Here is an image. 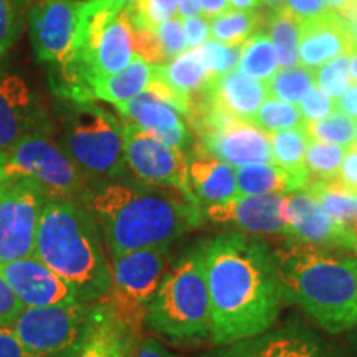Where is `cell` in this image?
Instances as JSON below:
<instances>
[{"mask_svg":"<svg viewBox=\"0 0 357 357\" xmlns=\"http://www.w3.org/2000/svg\"><path fill=\"white\" fill-rule=\"evenodd\" d=\"M252 123L266 132L305 128L306 124L298 106L291 105V102L276 100V98H266L265 102L260 106V109L257 111Z\"/></svg>","mask_w":357,"mask_h":357,"instance_id":"34","label":"cell"},{"mask_svg":"<svg viewBox=\"0 0 357 357\" xmlns=\"http://www.w3.org/2000/svg\"><path fill=\"white\" fill-rule=\"evenodd\" d=\"M306 192H310L318 200V204L333 220L352 230V225L357 222L356 192L344 189L336 181H316V178H311Z\"/></svg>","mask_w":357,"mask_h":357,"instance_id":"28","label":"cell"},{"mask_svg":"<svg viewBox=\"0 0 357 357\" xmlns=\"http://www.w3.org/2000/svg\"><path fill=\"white\" fill-rule=\"evenodd\" d=\"M197 137L199 144L208 154L235 169L250 164L273 162L270 136L253 123L235 119L225 128L199 132Z\"/></svg>","mask_w":357,"mask_h":357,"instance_id":"18","label":"cell"},{"mask_svg":"<svg viewBox=\"0 0 357 357\" xmlns=\"http://www.w3.org/2000/svg\"><path fill=\"white\" fill-rule=\"evenodd\" d=\"M47 194L29 177H0V263L33 255Z\"/></svg>","mask_w":357,"mask_h":357,"instance_id":"10","label":"cell"},{"mask_svg":"<svg viewBox=\"0 0 357 357\" xmlns=\"http://www.w3.org/2000/svg\"><path fill=\"white\" fill-rule=\"evenodd\" d=\"M305 129L311 141L344 147L354 146L357 137V121L341 111H334L333 114L326 116L319 121L306 123Z\"/></svg>","mask_w":357,"mask_h":357,"instance_id":"33","label":"cell"},{"mask_svg":"<svg viewBox=\"0 0 357 357\" xmlns=\"http://www.w3.org/2000/svg\"><path fill=\"white\" fill-rule=\"evenodd\" d=\"M298 109H300L305 123L319 121V119H323L326 116L333 114L334 111H337L336 101L328 95H324V93L316 86L303 98L300 102V108Z\"/></svg>","mask_w":357,"mask_h":357,"instance_id":"41","label":"cell"},{"mask_svg":"<svg viewBox=\"0 0 357 357\" xmlns=\"http://www.w3.org/2000/svg\"><path fill=\"white\" fill-rule=\"evenodd\" d=\"M347 147L328 144V142L310 141L306 149L305 164L311 178L316 181H333L337 176Z\"/></svg>","mask_w":357,"mask_h":357,"instance_id":"35","label":"cell"},{"mask_svg":"<svg viewBox=\"0 0 357 357\" xmlns=\"http://www.w3.org/2000/svg\"><path fill=\"white\" fill-rule=\"evenodd\" d=\"M300 25L283 7L266 13L265 29L276 50L280 68H291L300 63Z\"/></svg>","mask_w":357,"mask_h":357,"instance_id":"27","label":"cell"},{"mask_svg":"<svg viewBox=\"0 0 357 357\" xmlns=\"http://www.w3.org/2000/svg\"><path fill=\"white\" fill-rule=\"evenodd\" d=\"M177 2H178V3H182V2H184V0H177Z\"/></svg>","mask_w":357,"mask_h":357,"instance_id":"58","label":"cell"},{"mask_svg":"<svg viewBox=\"0 0 357 357\" xmlns=\"http://www.w3.org/2000/svg\"><path fill=\"white\" fill-rule=\"evenodd\" d=\"M50 114L15 73L0 70V153L29 136H53Z\"/></svg>","mask_w":357,"mask_h":357,"instance_id":"14","label":"cell"},{"mask_svg":"<svg viewBox=\"0 0 357 357\" xmlns=\"http://www.w3.org/2000/svg\"><path fill=\"white\" fill-rule=\"evenodd\" d=\"M200 52H202L204 63L207 66L208 73L212 75V78H215L236 68L240 61V53H242V45L229 47V45L208 40L207 43L200 47Z\"/></svg>","mask_w":357,"mask_h":357,"instance_id":"39","label":"cell"},{"mask_svg":"<svg viewBox=\"0 0 357 357\" xmlns=\"http://www.w3.org/2000/svg\"><path fill=\"white\" fill-rule=\"evenodd\" d=\"M260 3L265 8H268V12H270V10H276V8L283 7L284 0H260Z\"/></svg>","mask_w":357,"mask_h":357,"instance_id":"55","label":"cell"},{"mask_svg":"<svg viewBox=\"0 0 357 357\" xmlns=\"http://www.w3.org/2000/svg\"><path fill=\"white\" fill-rule=\"evenodd\" d=\"M30 0H0V56L20 37Z\"/></svg>","mask_w":357,"mask_h":357,"instance_id":"38","label":"cell"},{"mask_svg":"<svg viewBox=\"0 0 357 357\" xmlns=\"http://www.w3.org/2000/svg\"><path fill=\"white\" fill-rule=\"evenodd\" d=\"M326 357H357L356 354H352V352H336V354H331V352H328V354H326Z\"/></svg>","mask_w":357,"mask_h":357,"instance_id":"57","label":"cell"},{"mask_svg":"<svg viewBox=\"0 0 357 357\" xmlns=\"http://www.w3.org/2000/svg\"><path fill=\"white\" fill-rule=\"evenodd\" d=\"M22 310H24V306L17 300L12 288L8 287L2 270H0V328L10 326Z\"/></svg>","mask_w":357,"mask_h":357,"instance_id":"44","label":"cell"},{"mask_svg":"<svg viewBox=\"0 0 357 357\" xmlns=\"http://www.w3.org/2000/svg\"><path fill=\"white\" fill-rule=\"evenodd\" d=\"M58 144L89 178L118 181L126 172L121 123L95 101L60 100Z\"/></svg>","mask_w":357,"mask_h":357,"instance_id":"6","label":"cell"},{"mask_svg":"<svg viewBox=\"0 0 357 357\" xmlns=\"http://www.w3.org/2000/svg\"><path fill=\"white\" fill-rule=\"evenodd\" d=\"M154 32L160 43V48H162L164 56H166V61L187 52L184 25H182V19H178V17L159 25Z\"/></svg>","mask_w":357,"mask_h":357,"instance_id":"40","label":"cell"},{"mask_svg":"<svg viewBox=\"0 0 357 357\" xmlns=\"http://www.w3.org/2000/svg\"><path fill=\"white\" fill-rule=\"evenodd\" d=\"M349 68H351V78L354 79V83H357V48L352 47L349 50Z\"/></svg>","mask_w":357,"mask_h":357,"instance_id":"54","label":"cell"},{"mask_svg":"<svg viewBox=\"0 0 357 357\" xmlns=\"http://www.w3.org/2000/svg\"><path fill=\"white\" fill-rule=\"evenodd\" d=\"M266 13L263 10H231L211 20V38L229 47L243 45L265 25Z\"/></svg>","mask_w":357,"mask_h":357,"instance_id":"29","label":"cell"},{"mask_svg":"<svg viewBox=\"0 0 357 357\" xmlns=\"http://www.w3.org/2000/svg\"><path fill=\"white\" fill-rule=\"evenodd\" d=\"M197 15H200L199 0H184L182 3H178V19L185 20Z\"/></svg>","mask_w":357,"mask_h":357,"instance_id":"51","label":"cell"},{"mask_svg":"<svg viewBox=\"0 0 357 357\" xmlns=\"http://www.w3.org/2000/svg\"><path fill=\"white\" fill-rule=\"evenodd\" d=\"M354 146H356V147H357V137H356V142H354Z\"/></svg>","mask_w":357,"mask_h":357,"instance_id":"59","label":"cell"},{"mask_svg":"<svg viewBox=\"0 0 357 357\" xmlns=\"http://www.w3.org/2000/svg\"><path fill=\"white\" fill-rule=\"evenodd\" d=\"M187 177L202 207L238 197L235 167L208 154L199 142L187 153Z\"/></svg>","mask_w":357,"mask_h":357,"instance_id":"21","label":"cell"},{"mask_svg":"<svg viewBox=\"0 0 357 357\" xmlns=\"http://www.w3.org/2000/svg\"><path fill=\"white\" fill-rule=\"evenodd\" d=\"M336 108L341 113L349 116L351 119L357 121V83H351V86L346 89L344 95L336 100Z\"/></svg>","mask_w":357,"mask_h":357,"instance_id":"49","label":"cell"},{"mask_svg":"<svg viewBox=\"0 0 357 357\" xmlns=\"http://www.w3.org/2000/svg\"><path fill=\"white\" fill-rule=\"evenodd\" d=\"M339 185H342L347 190H352L357 194V147H347L344 159H342L341 167H339L337 176L333 178Z\"/></svg>","mask_w":357,"mask_h":357,"instance_id":"46","label":"cell"},{"mask_svg":"<svg viewBox=\"0 0 357 357\" xmlns=\"http://www.w3.org/2000/svg\"><path fill=\"white\" fill-rule=\"evenodd\" d=\"M352 48L349 26L337 13L329 12L318 19L300 25V63L310 70H318L334 58Z\"/></svg>","mask_w":357,"mask_h":357,"instance_id":"20","label":"cell"},{"mask_svg":"<svg viewBox=\"0 0 357 357\" xmlns=\"http://www.w3.org/2000/svg\"><path fill=\"white\" fill-rule=\"evenodd\" d=\"M134 0H101V3L105 6L108 10H111L114 13V15H118V13H121L124 8H128Z\"/></svg>","mask_w":357,"mask_h":357,"instance_id":"52","label":"cell"},{"mask_svg":"<svg viewBox=\"0 0 357 357\" xmlns=\"http://www.w3.org/2000/svg\"><path fill=\"white\" fill-rule=\"evenodd\" d=\"M3 176L29 177L42 187L48 200H77L86 194L89 178L53 136H29L0 153Z\"/></svg>","mask_w":357,"mask_h":357,"instance_id":"7","label":"cell"},{"mask_svg":"<svg viewBox=\"0 0 357 357\" xmlns=\"http://www.w3.org/2000/svg\"><path fill=\"white\" fill-rule=\"evenodd\" d=\"M324 341L301 319L276 323L255 336L217 346L200 357H326Z\"/></svg>","mask_w":357,"mask_h":357,"instance_id":"13","label":"cell"},{"mask_svg":"<svg viewBox=\"0 0 357 357\" xmlns=\"http://www.w3.org/2000/svg\"><path fill=\"white\" fill-rule=\"evenodd\" d=\"M238 70L247 77L268 82L280 70L276 50L265 32H257L242 45Z\"/></svg>","mask_w":357,"mask_h":357,"instance_id":"30","label":"cell"},{"mask_svg":"<svg viewBox=\"0 0 357 357\" xmlns=\"http://www.w3.org/2000/svg\"><path fill=\"white\" fill-rule=\"evenodd\" d=\"M284 10H288L300 24L312 19H318L331 12L326 0H284Z\"/></svg>","mask_w":357,"mask_h":357,"instance_id":"43","label":"cell"},{"mask_svg":"<svg viewBox=\"0 0 357 357\" xmlns=\"http://www.w3.org/2000/svg\"><path fill=\"white\" fill-rule=\"evenodd\" d=\"M234 10H255L261 6L260 0H230Z\"/></svg>","mask_w":357,"mask_h":357,"instance_id":"53","label":"cell"},{"mask_svg":"<svg viewBox=\"0 0 357 357\" xmlns=\"http://www.w3.org/2000/svg\"><path fill=\"white\" fill-rule=\"evenodd\" d=\"M0 270L24 307L68 305L79 301L70 284L35 255L0 263Z\"/></svg>","mask_w":357,"mask_h":357,"instance_id":"17","label":"cell"},{"mask_svg":"<svg viewBox=\"0 0 357 357\" xmlns=\"http://www.w3.org/2000/svg\"><path fill=\"white\" fill-rule=\"evenodd\" d=\"M132 29L155 30L159 25L178 17L177 0H134L128 8Z\"/></svg>","mask_w":357,"mask_h":357,"instance_id":"36","label":"cell"},{"mask_svg":"<svg viewBox=\"0 0 357 357\" xmlns=\"http://www.w3.org/2000/svg\"><path fill=\"white\" fill-rule=\"evenodd\" d=\"M268 95L276 100L287 102H301L307 93L316 86L314 70L306 68L303 65L291 66V68H280L266 82Z\"/></svg>","mask_w":357,"mask_h":357,"instance_id":"32","label":"cell"},{"mask_svg":"<svg viewBox=\"0 0 357 357\" xmlns=\"http://www.w3.org/2000/svg\"><path fill=\"white\" fill-rule=\"evenodd\" d=\"M134 52L153 65H160L166 61L162 48L154 30L134 29Z\"/></svg>","mask_w":357,"mask_h":357,"instance_id":"42","label":"cell"},{"mask_svg":"<svg viewBox=\"0 0 357 357\" xmlns=\"http://www.w3.org/2000/svg\"><path fill=\"white\" fill-rule=\"evenodd\" d=\"M114 108L126 121L134 123L158 141L177 147L185 154L197 144L185 116L151 91H144L134 100Z\"/></svg>","mask_w":357,"mask_h":357,"instance_id":"19","label":"cell"},{"mask_svg":"<svg viewBox=\"0 0 357 357\" xmlns=\"http://www.w3.org/2000/svg\"><path fill=\"white\" fill-rule=\"evenodd\" d=\"M82 204L105 236L113 258L147 248H171L176 240L200 227L202 205L169 187L109 181L91 185Z\"/></svg>","mask_w":357,"mask_h":357,"instance_id":"2","label":"cell"},{"mask_svg":"<svg viewBox=\"0 0 357 357\" xmlns=\"http://www.w3.org/2000/svg\"><path fill=\"white\" fill-rule=\"evenodd\" d=\"M154 66L155 65L149 63L142 56L136 55L124 70L93 83V101L101 100L111 102L113 106H119L134 100L147 91L151 82L154 79Z\"/></svg>","mask_w":357,"mask_h":357,"instance_id":"25","label":"cell"},{"mask_svg":"<svg viewBox=\"0 0 357 357\" xmlns=\"http://www.w3.org/2000/svg\"><path fill=\"white\" fill-rule=\"evenodd\" d=\"M0 177H2V171H0Z\"/></svg>","mask_w":357,"mask_h":357,"instance_id":"60","label":"cell"},{"mask_svg":"<svg viewBox=\"0 0 357 357\" xmlns=\"http://www.w3.org/2000/svg\"><path fill=\"white\" fill-rule=\"evenodd\" d=\"M141 337L114 318L105 301L95 305L91 328L75 357H131Z\"/></svg>","mask_w":357,"mask_h":357,"instance_id":"23","label":"cell"},{"mask_svg":"<svg viewBox=\"0 0 357 357\" xmlns=\"http://www.w3.org/2000/svg\"><path fill=\"white\" fill-rule=\"evenodd\" d=\"M131 357H181L153 337H141L134 347Z\"/></svg>","mask_w":357,"mask_h":357,"instance_id":"48","label":"cell"},{"mask_svg":"<svg viewBox=\"0 0 357 357\" xmlns=\"http://www.w3.org/2000/svg\"><path fill=\"white\" fill-rule=\"evenodd\" d=\"M111 261L113 283L102 301L128 331L142 337L147 307L167 271L169 248L137 250Z\"/></svg>","mask_w":357,"mask_h":357,"instance_id":"9","label":"cell"},{"mask_svg":"<svg viewBox=\"0 0 357 357\" xmlns=\"http://www.w3.org/2000/svg\"><path fill=\"white\" fill-rule=\"evenodd\" d=\"M200 243L213 344H230L273 328L287 305L273 248L242 231H223Z\"/></svg>","mask_w":357,"mask_h":357,"instance_id":"1","label":"cell"},{"mask_svg":"<svg viewBox=\"0 0 357 357\" xmlns=\"http://www.w3.org/2000/svg\"><path fill=\"white\" fill-rule=\"evenodd\" d=\"M0 357H33L20 346L10 326L0 328Z\"/></svg>","mask_w":357,"mask_h":357,"instance_id":"47","label":"cell"},{"mask_svg":"<svg viewBox=\"0 0 357 357\" xmlns=\"http://www.w3.org/2000/svg\"><path fill=\"white\" fill-rule=\"evenodd\" d=\"M268 136H270L271 153H273V162L276 166L287 169L289 172H307L305 158L307 144H310L311 139L305 128L268 132Z\"/></svg>","mask_w":357,"mask_h":357,"instance_id":"31","label":"cell"},{"mask_svg":"<svg viewBox=\"0 0 357 357\" xmlns=\"http://www.w3.org/2000/svg\"><path fill=\"white\" fill-rule=\"evenodd\" d=\"M96 303L24 307L10 329L33 357H75L91 328Z\"/></svg>","mask_w":357,"mask_h":357,"instance_id":"8","label":"cell"},{"mask_svg":"<svg viewBox=\"0 0 357 357\" xmlns=\"http://www.w3.org/2000/svg\"><path fill=\"white\" fill-rule=\"evenodd\" d=\"M205 100L236 119L252 123L268 96L266 83L247 77L238 68L212 78L202 93Z\"/></svg>","mask_w":357,"mask_h":357,"instance_id":"22","label":"cell"},{"mask_svg":"<svg viewBox=\"0 0 357 357\" xmlns=\"http://www.w3.org/2000/svg\"><path fill=\"white\" fill-rule=\"evenodd\" d=\"M284 217L288 222V240L357 255L354 231L333 220L310 192L300 190L284 197Z\"/></svg>","mask_w":357,"mask_h":357,"instance_id":"16","label":"cell"},{"mask_svg":"<svg viewBox=\"0 0 357 357\" xmlns=\"http://www.w3.org/2000/svg\"><path fill=\"white\" fill-rule=\"evenodd\" d=\"M349 52L344 55L334 58L316 70V88H319L324 95L333 98L334 101L351 86V68H349Z\"/></svg>","mask_w":357,"mask_h":357,"instance_id":"37","label":"cell"},{"mask_svg":"<svg viewBox=\"0 0 357 357\" xmlns=\"http://www.w3.org/2000/svg\"><path fill=\"white\" fill-rule=\"evenodd\" d=\"M154 77L174 91L187 96L200 95L212 82V75L204 63L200 48H190L172 60L155 65Z\"/></svg>","mask_w":357,"mask_h":357,"instance_id":"26","label":"cell"},{"mask_svg":"<svg viewBox=\"0 0 357 357\" xmlns=\"http://www.w3.org/2000/svg\"><path fill=\"white\" fill-rule=\"evenodd\" d=\"M200 3V15L207 20L215 19L223 15L225 12L231 10L230 0H199Z\"/></svg>","mask_w":357,"mask_h":357,"instance_id":"50","label":"cell"},{"mask_svg":"<svg viewBox=\"0 0 357 357\" xmlns=\"http://www.w3.org/2000/svg\"><path fill=\"white\" fill-rule=\"evenodd\" d=\"M287 303H294L324 331L357 328V255L288 240L273 248Z\"/></svg>","mask_w":357,"mask_h":357,"instance_id":"3","label":"cell"},{"mask_svg":"<svg viewBox=\"0 0 357 357\" xmlns=\"http://www.w3.org/2000/svg\"><path fill=\"white\" fill-rule=\"evenodd\" d=\"M182 25H184L187 50H190V48H200L211 38V20H207L202 15L182 20Z\"/></svg>","mask_w":357,"mask_h":357,"instance_id":"45","label":"cell"},{"mask_svg":"<svg viewBox=\"0 0 357 357\" xmlns=\"http://www.w3.org/2000/svg\"><path fill=\"white\" fill-rule=\"evenodd\" d=\"M84 0H32L26 22L35 56L60 66L73 56Z\"/></svg>","mask_w":357,"mask_h":357,"instance_id":"12","label":"cell"},{"mask_svg":"<svg viewBox=\"0 0 357 357\" xmlns=\"http://www.w3.org/2000/svg\"><path fill=\"white\" fill-rule=\"evenodd\" d=\"M121 134L124 160L137 181L146 185L176 189L190 202L199 204L189 185L184 151L164 144L126 119L121 123Z\"/></svg>","mask_w":357,"mask_h":357,"instance_id":"11","label":"cell"},{"mask_svg":"<svg viewBox=\"0 0 357 357\" xmlns=\"http://www.w3.org/2000/svg\"><path fill=\"white\" fill-rule=\"evenodd\" d=\"M283 194L243 195L222 204L202 207L204 220L215 227H223L229 231L263 236H288V222L284 217Z\"/></svg>","mask_w":357,"mask_h":357,"instance_id":"15","label":"cell"},{"mask_svg":"<svg viewBox=\"0 0 357 357\" xmlns=\"http://www.w3.org/2000/svg\"><path fill=\"white\" fill-rule=\"evenodd\" d=\"M347 26H349V33H351V38H352V47L357 48V20L351 22V24H347Z\"/></svg>","mask_w":357,"mask_h":357,"instance_id":"56","label":"cell"},{"mask_svg":"<svg viewBox=\"0 0 357 357\" xmlns=\"http://www.w3.org/2000/svg\"><path fill=\"white\" fill-rule=\"evenodd\" d=\"M144 324L181 344L212 341V307L202 243L194 245L167 268L147 307Z\"/></svg>","mask_w":357,"mask_h":357,"instance_id":"5","label":"cell"},{"mask_svg":"<svg viewBox=\"0 0 357 357\" xmlns=\"http://www.w3.org/2000/svg\"><path fill=\"white\" fill-rule=\"evenodd\" d=\"M236 185L238 197L243 195H266V194H293V192L306 190L311 182L307 172H289L287 169L276 166L275 162L250 164V166L236 167Z\"/></svg>","mask_w":357,"mask_h":357,"instance_id":"24","label":"cell"},{"mask_svg":"<svg viewBox=\"0 0 357 357\" xmlns=\"http://www.w3.org/2000/svg\"><path fill=\"white\" fill-rule=\"evenodd\" d=\"M101 230L77 200H48L38 223L33 255L77 293L79 301L108 296L113 270L105 255Z\"/></svg>","mask_w":357,"mask_h":357,"instance_id":"4","label":"cell"}]
</instances>
